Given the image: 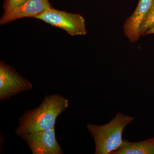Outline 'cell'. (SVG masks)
I'll return each mask as SVG.
<instances>
[{
    "label": "cell",
    "instance_id": "1",
    "mask_svg": "<svg viewBox=\"0 0 154 154\" xmlns=\"http://www.w3.org/2000/svg\"><path fill=\"white\" fill-rule=\"evenodd\" d=\"M69 106V101L59 94L48 95L38 107L26 110L19 118L15 132L22 137L30 133L42 131L55 127L58 116Z\"/></svg>",
    "mask_w": 154,
    "mask_h": 154
},
{
    "label": "cell",
    "instance_id": "11",
    "mask_svg": "<svg viewBox=\"0 0 154 154\" xmlns=\"http://www.w3.org/2000/svg\"><path fill=\"white\" fill-rule=\"evenodd\" d=\"M154 34V27L153 28L151 29L150 30H148L145 34V35H148V34Z\"/></svg>",
    "mask_w": 154,
    "mask_h": 154
},
{
    "label": "cell",
    "instance_id": "3",
    "mask_svg": "<svg viewBox=\"0 0 154 154\" xmlns=\"http://www.w3.org/2000/svg\"><path fill=\"white\" fill-rule=\"evenodd\" d=\"M54 27L64 30L72 36L87 34L85 20L81 15L50 8L34 17Z\"/></svg>",
    "mask_w": 154,
    "mask_h": 154
},
{
    "label": "cell",
    "instance_id": "6",
    "mask_svg": "<svg viewBox=\"0 0 154 154\" xmlns=\"http://www.w3.org/2000/svg\"><path fill=\"white\" fill-rule=\"evenodd\" d=\"M52 8L49 0H28L21 7L4 13L0 19V24L4 25L14 20L25 18L34 17L47 9Z\"/></svg>",
    "mask_w": 154,
    "mask_h": 154
},
{
    "label": "cell",
    "instance_id": "10",
    "mask_svg": "<svg viewBox=\"0 0 154 154\" xmlns=\"http://www.w3.org/2000/svg\"><path fill=\"white\" fill-rule=\"evenodd\" d=\"M28 0H4V13H7L18 8L24 5Z\"/></svg>",
    "mask_w": 154,
    "mask_h": 154
},
{
    "label": "cell",
    "instance_id": "4",
    "mask_svg": "<svg viewBox=\"0 0 154 154\" xmlns=\"http://www.w3.org/2000/svg\"><path fill=\"white\" fill-rule=\"evenodd\" d=\"M33 85L16 69L0 61V101L32 89Z\"/></svg>",
    "mask_w": 154,
    "mask_h": 154
},
{
    "label": "cell",
    "instance_id": "9",
    "mask_svg": "<svg viewBox=\"0 0 154 154\" xmlns=\"http://www.w3.org/2000/svg\"><path fill=\"white\" fill-rule=\"evenodd\" d=\"M154 27V0L141 26L140 34L144 36L148 30Z\"/></svg>",
    "mask_w": 154,
    "mask_h": 154
},
{
    "label": "cell",
    "instance_id": "8",
    "mask_svg": "<svg viewBox=\"0 0 154 154\" xmlns=\"http://www.w3.org/2000/svg\"><path fill=\"white\" fill-rule=\"evenodd\" d=\"M111 154H154V137L137 142L124 140L121 146Z\"/></svg>",
    "mask_w": 154,
    "mask_h": 154
},
{
    "label": "cell",
    "instance_id": "5",
    "mask_svg": "<svg viewBox=\"0 0 154 154\" xmlns=\"http://www.w3.org/2000/svg\"><path fill=\"white\" fill-rule=\"evenodd\" d=\"M55 127L42 131L30 133L22 136L33 154H63L56 138Z\"/></svg>",
    "mask_w": 154,
    "mask_h": 154
},
{
    "label": "cell",
    "instance_id": "2",
    "mask_svg": "<svg viewBox=\"0 0 154 154\" xmlns=\"http://www.w3.org/2000/svg\"><path fill=\"white\" fill-rule=\"evenodd\" d=\"M134 119V117L120 112L107 124L87 125L89 132L95 142V154H111L118 149L124 140L123 131Z\"/></svg>",
    "mask_w": 154,
    "mask_h": 154
},
{
    "label": "cell",
    "instance_id": "7",
    "mask_svg": "<svg viewBox=\"0 0 154 154\" xmlns=\"http://www.w3.org/2000/svg\"><path fill=\"white\" fill-rule=\"evenodd\" d=\"M153 0H139L137 7L124 24L125 36L131 42H136L140 38V30L142 23L150 8Z\"/></svg>",
    "mask_w": 154,
    "mask_h": 154
}]
</instances>
